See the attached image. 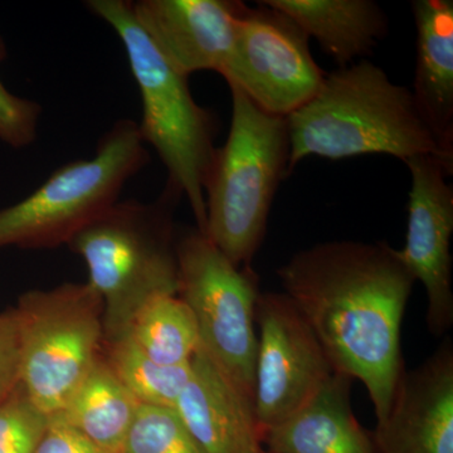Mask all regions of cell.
Instances as JSON below:
<instances>
[{
    "label": "cell",
    "mask_w": 453,
    "mask_h": 453,
    "mask_svg": "<svg viewBox=\"0 0 453 453\" xmlns=\"http://www.w3.org/2000/svg\"><path fill=\"white\" fill-rule=\"evenodd\" d=\"M140 405L101 354L64 407L50 419L74 429L107 451L121 453Z\"/></svg>",
    "instance_id": "obj_18"
},
{
    "label": "cell",
    "mask_w": 453,
    "mask_h": 453,
    "mask_svg": "<svg viewBox=\"0 0 453 453\" xmlns=\"http://www.w3.org/2000/svg\"><path fill=\"white\" fill-rule=\"evenodd\" d=\"M175 412L204 453H264L255 404L198 349Z\"/></svg>",
    "instance_id": "obj_14"
},
{
    "label": "cell",
    "mask_w": 453,
    "mask_h": 453,
    "mask_svg": "<svg viewBox=\"0 0 453 453\" xmlns=\"http://www.w3.org/2000/svg\"><path fill=\"white\" fill-rule=\"evenodd\" d=\"M380 453H453V347L445 340L402 372L388 416L374 434Z\"/></svg>",
    "instance_id": "obj_13"
},
{
    "label": "cell",
    "mask_w": 453,
    "mask_h": 453,
    "mask_svg": "<svg viewBox=\"0 0 453 453\" xmlns=\"http://www.w3.org/2000/svg\"><path fill=\"white\" fill-rule=\"evenodd\" d=\"M412 177L408 201L407 235L399 258L425 288L426 321L434 336L453 324L452 256L453 188L447 181L453 170L434 157L405 160Z\"/></svg>",
    "instance_id": "obj_11"
},
{
    "label": "cell",
    "mask_w": 453,
    "mask_h": 453,
    "mask_svg": "<svg viewBox=\"0 0 453 453\" xmlns=\"http://www.w3.org/2000/svg\"><path fill=\"white\" fill-rule=\"evenodd\" d=\"M20 386L50 417L103 354L104 303L86 283L31 290L18 300Z\"/></svg>",
    "instance_id": "obj_7"
},
{
    "label": "cell",
    "mask_w": 453,
    "mask_h": 453,
    "mask_svg": "<svg viewBox=\"0 0 453 453\" xmlns=\"http://www.w3.org/2000/svg\"><path fill=\"white\" fill-rule=\"evenodd\" d=\"M136 20L169 64L189 77L225 73L247 5L235 0H139Z\"/></svg>",
    "instance_id": "obj_12"
},
{
    "label": "cell",
    "mask_w": 453,
    "mask_h": 453,
    "mask_svg": "<svg viewBox=\"0 0 453 453\" xmlns=\"http://www.w3.org/2000/svg\"><path fill=\"white\" fill-rule=\"evenodd\" d=\"M37 453H112L91 442L79 432L62 425V423L50 421L46 434L42 440Z\"/></svg>",
    "instance_id": "obj_25"
},
{
    "label": "cell",
    "mask_w": 453,
    "mask_h": 453,
    "mask_svg": "<svg viewBox=\"0 0 453 453\" xmlns=\"http://www.w3.org/2000/svg\"><path fill=\"white\" fill-rule=\"evenodd\" d=\"M122 336L133 340L154 362L170 366L190 365L201 347L195 318L179 295H157L146 301Z\"/></svg>",
    "instance_id": "obj_19"
},
{
    "label": "cell",
    "mask_w": 453,
    "mask_h": 453,
    "mask_svg": "<svg viewBox=\"0 0 453 453\" xmlns=\"http://www.w3.org/2000/svg\"><path fill=\"white\" fill-rule=\"evenodd\" d=\"M256 327L253 404L264 437L308 403L335 371L308 321L283 292L259 295Z\"/></svg>",
    "instance_id": "obj_10"
},
{
    "label": "cell",
    "mask_w": 453,
    "mask_h": 453,
    "mask_svg": "<svg viewBox=\"0 0 453 453\" xmlns=\"http://www.w3.org/2000/svg\"><path fill=\"white\" fill-rule=\"evenodd\" d=\"M104 347L107 365L140 403L175 407L189 378L190 365H159L127 336L105 342Z\"/></svg>",
    "instance_id": "obj_20"
},
{
    "label": "cell",
    "mask_w": 453,
    "mask_h": 453,
    "mask_svg": "<svg viewBox=\"0 0 453 453\" xmlns=\"http://www.w3.org/2000/svg\"><path fill=\"white\" fill-rule=\"evenodd\" d=\"M232 92L228 138L217 148L204 183V234L237 266H250L265 234L280 183L290 174L286 118Z\"/></svg>",
    "instance_id": "obj_4"
},
{
    "label": "cell",
    "mask_w": 453,
    "mask_h": 453,
    "mask_svg": "<svg viewBox=\"0 0 453 453\" xmlns=\"http://www.w3.org/2000/svg\"><path fill=\"white\" fill-rule=\"evenodd\" d=\"M49 426L50 417L18 384L0 401V453H37Z\"/></svg>",
    "instance_id": "obj_22"
},
{
    "label": "cell",
    "mask_w": 453,
    "mask_h": 453,
    "mask_svg": "<svg viewBox=\"0 0 453 453\" xmlns=\"http://www.w3.org/2000/svg\"><path fill=\"white\" fill-rule=\"evenodd\" d=\"M177 262L178 295L195 318L199 348L253 401L258 277L196 228L177 238Z\"/></svg>",
    "instance_id": "obj_8"
},
{
    "label": "cell",
    "mask_w": 453,
    "mask_h": 453,
    "mask_svg": "<svg viewBox=\"0 0 453 453\" xmlns=\"http://www.w3.org/2000/svg\"><path fill=\"white\" fill-rule=\"evenodd\" d=\"M121 453H204L174 408L140 405Z\"/></svg>",
    "instance_id": "obj_21"
},
{
    "label": "cell",
    "mask_w": 453,
    "mask_h": 453,
    "mask_svg": "<svg viewBox=\"0 0 453 453\" xmlns=\"http://www.w3.org/2000/svg\"><path fill=\"white\" fill-rule=\"evenodd\" d=\"M351 384L334 372L308 403L264 434L267 453H380L374 434L354 416Z\"/></svg>",
    "instance_id": "obj_15"
},
{
    "label": "cell",
    "mask_w": 453,
    "mask_h": 453,
    "mask_svg": "<svg viewBox=\"0 0 453 453\" xmlns=\"http://www.w3.org/2000/svg\"><path fill=\"white\" fill-rule=\"evenodd\" d=\"M148 163L138 122L116 121L94 157L59 166L31 196L0 210V250H50L70 243L119 202L127 181Z\"/></svg>",
    "instance_id": "obj_6"
},
{
    "label": "cell",
    "mask_w": 453,
    "mask_h": 453,
    "mask_svg": "<svg viewBox=\"0 0 453 453\" xmlns=\"http://www.w3.org/2000/svg\"><path fill=\"white\" fill-rule=\"evenodd\" d=\"M286 121L290 173L309 157L340 160L371 154L403 162L428 155L453 170V155L429 130L412 91L368 59L327 73L318 94Z\"/></svg>",
    "instance_id": "obj_2"
},
{
    "label": "cell",
    "mask_w": 453,
    "mask_h": 453,
    "mask_svg": "<svg viewBox=\"0 0 453 453\" xmlns=\"http://www.w3.org/2000/svg\"><path fill=\"white\" fill-rule=\"evenodd\" d=\"M257 4L241 16L223 77L259 109L288 118L318 94L326 73L299 26L281 12Z\"/></svg>",
    "instance_id": "obj_9"
},
{
    "label": "cell",
    "mask_w": 453,
    "mask_h": 453,
    "mask_svg": "<svg viewBox=\"0 0 453 453\" xmlns=\"http://www.w3.org/2000/svg\"><path fill=\"white\" fill-rule=\"evenodd\" d=\"M20 381L19 318L16 308L0 312V401Z\"/></svg>",
    "instance_id": "obj_24"
},
{
    "label": "cell",
    "mask_w": 453,
    "mask_h": 453,
    "mask_svg": "<svg viewBox=\"0 0 453 453\" xmlns=\"http://www.w3.org/2000/svg\"><path fill=\"white\" fill-rule=\"evenodd\" d=\"M86 7L120 38L142 97L140 136L157 150L169 183L186 196L196 229L204 234V183L217 149L213 116L196 103L188 77L169 64L139 25L131 2L88 0Z\"/></svg>",
    "instance_id": "obj_5"
},
{
    "label": "cell",
    "mask_w": 453,
    "mask_h": 453,
    "mask_svg": "<svg viewBox=\"0 0 453 453\" xmlns=\"http://www.w3.org/2000/svg\"><path fill=\"white\" fill-rule=\"evenodd\" d=\"M276 273L334 371L365 384L377 425L383 423L404 371L402 321L416 282L396 250L384 242L319 243Z\"/></svg>",
    "instance_id": "obj_1"
},
{
    "label": "cell",
    "mask_w": 453,
    "mask_h": 453,
    "mask_svg": "<svg viewBox=\"0 0 453 453\" xmlns=\"http://www.w3.org/2000/svg\"><path fill=\"white\" fill-rule=\"evenodd\" d=\"M5 57V46L0 40V61ZM40 104L12 94L0 81V140L14 149L31 146L37 139Z\"/></svg>",
    "instance_id": "obj_23"
},
{
    "label": "cell",
    "mask_w": 453,
    "mask_h": 453,
    "mask_svg": "<svg viewBox=\"0 0 453 453\" xmlns=\"http://www.w3.org/2000/svg\"><path fill=\"white\" fill-rule=\"evenodd\" d=\"M417 29L412 91L423 120L453 155V2L414 0Z\"/></svg>",
    "instance_id": "obj_16"
},
{
    "label": "cell",
    "mask_w": 453,
    "mask_h": 453,
    "mask_svg": "<svg viewBox=\"0 0 453 453\" xmlns=\"http://www.w3.org/2000/svg\"><path fill=\"white\" fill-rule=\"evenodd\" d=\"M181 196L166 181L155 202L119 201L67 244L85 261L88 283L103 300L104 344L127 333L146 301L178 295L173 211Z\"/></svg>",
    "instance_id": "obj_3"
},
{
    "label": "cell",
    "mask_w": 453,
    "mask_h": 453,
    "mask_svg": "<svg viewBox=\"0 0 453 453\" xmlns=\"http://www.w3.org/2000/svg\"><path fill=\"white\" fill-rule=\"evenodd\" d=\"M319 42L340 68L353 65L388 35V17L372 0H262Z\"/></svg>",
    "instance_id": "obj_17"
},
{
    "label": "cell",
    "mask_w": 453,
    "mask_h": 453,
    "mask_svg": "<svg viewBox=\"0 0 453 453\" xmlns=\"http://www.w3.org/2000/svg\"><path fill=\"white\" fill-rule=\"evenodd\" d=\"M264 453H267L266 449H265V452Z\"/></svg>",
    "instance_id": "obj_26"
}]
</instances>
